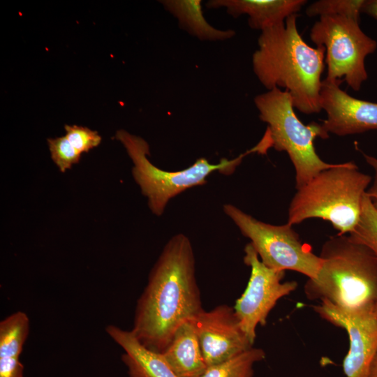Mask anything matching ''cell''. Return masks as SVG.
<instances>
[{"label":"cell","instance_id":"23","mask_svg":"<svg viewBox=\"0 0 377 377\" xmlns=\"http://www.w3.org/2000/svg\"><path fill=\"white\" fill-rule=\"evenodd\" d=\"M366 162L374 170V179L372 185L367 189L366 193L370 199L373 206L377 210V158L374 156L363 153Z\"/></svg>","mask_w":377,"mask_h":377},{"label":"cell","instance_id":"25","mask_svg":"<svg viewBox=\"0 0 377 377\" xmlns=\"http://www.w3.org/2000/svg\"><path fill=\"white\" fill-rule=\"evenodd\" d=\"M367 377H377V353L371 362Z\"/></svg>","mask_w":377,"mask_h":377},{"label":"cell","instance_id":"11","mask_svg":"<svg viewBox=\"0 0 377 377\" xmlns=\"http://www.w3.org/2000/svg\"><path fill=\"white\" fill-rule=\"evenodd\" d=\"M207 367L230 359L253 347L233 307L222 304L202 310L192 320Z\"/></svg>","mask_w":377,"mask_h":377},{"label":"cell","instance_id":"8","mask_svg":"<svg viewBox=\"0 0 377 377\" xmlns=\"http://www.w3.org/2000/svg\"><path fill=\"white\" fill-rule=\"evenodd\" d=\"M223 210L241 233L250 239L266 266L279 271H295L308 279L317 276L322 260L301 241L292 225L260 221L232 204H225Z\"/></svg>","mask_w":377,"mask_h":377},{"label":"cell","instance_id":"2","mask_svg":"<svg viewBox=\"0 0 377 377\" xmlns=\"http://www.w3.org/2000/svg\"><path fill=\"white\" fill-rule=\"evenodd\" d=\"M297 14L283 23L261 31L252 68L267 89L283 88L295 108L311 114L321 110L319 99L325 68V48L308 45L297 27Z\"/></svg>","mask_w":377,"mask_h":377},{"label":"cell","instance_id":"16","mask_svg":"<svg viewBox=\"0 0 377 377\" xmlns=\"http://www.w3.org/2000/svg\"><path fill=\"white\" fill-rule=\"evenodd\" d=\"M29 328L28 316L20 311L0 322V377H24L20 357Z\"/></svg>","mask_w":377,"mask_h":377},{"label":"cell","instance_id":"17","mask_svg":"<svg viewBox=\"0 0 377 377\" xmlns=\"http://www.w3.org/2000/svg\"><path fill=\"white\" fill-rule=\"evenodd\" d=\"M164 8L175 17L179 27L193 37L205 41H223L233 38V29H219L205 19L200 0H162Z\"/></svg>","mask_w":377,"mask_h":377},{"label":"cell","instance_id":"10","mask_svg":"<svg viewBox=\"0 0 377 377\" xmlns=\"http://www.w3.org/2000/svg\"><path fill=\"white\" fill-rule=\"evenodd\" d=\"M323 320L343 328L349 338V348L343 361L346 377H367L377 353V320L374 313L348 311L327 302L313 306Z\"/></svg>","mask_w":377,"mask_h":377},{"label":"cell","instance_id":"7","mask_svg":"<svg viewBox=\"0 0 377 377\" xmlns=\"http://www.w3.org/2000/svg\"><path fill=\"white\" fill-rule=\"evenodd\" d=\"M360 21L341 15H324L314 23L310 38L325 48V79L346 81L359 91L367 80L366 57L377 48V42L360 28Z\"/></svg>","mask_w":377,"mask_h":377},{"label":"cell","instance_id":"1","mask_svg":"<svg viewBox=\"0 0 377 377\" xmlns=\"http://www.w3.org/2000/svg\"><path fill=\"white\" fill-rule=\"evenodd\" d=\"M202 310L191 243L185 235H175L149 272L131 331L144 346L161 353L177 328Z\"/></svg>","mask_w":377,"mask_h":377},{"label":"cell","instance_id":"3","mask_svg":"<svg viewBox=\"0 0 377 377\" xmlns=\"http://www.w3.org/2000/svg\"><path fill=\"white\" fill-rule=\"evenodd\" d=\"M319 256L322 265L304 286L306 298L327 302L340 309L374 313L377 304V257L349 235L329 237Z\"/></svg>","mask_w":377,"mask_h":377},{"label":"cell","instance_id":"21","mask_svg":"<svg viewBox=\"0 0 377 377\" xmlns=\"http://www.w3.org/2000/svg\"><path fill=\"white\" fill-rule=\"evenodd\" d=\"M52 161L61 172L71 168L80 161V153L64 136L47 139Z\"/></svg>","mask_w":377,"mask_h":377},{"label":"cell","instance_id":"6","mask_svg":"<svg viewBox=\"0 0 377 377\" xmlns=\"http://www.w3.org/2000/svg\"><path fill=\"white\" fill-rule=\"evenodd\" d=\"M114 138L126 150L133 163V177L142 194L147 198L150 210L157 216L163 214L172 198L188 188L206 184L208 176L212 172L232 174L246 156L258 153L255 145L230 160L221 158L218 163H211L205 158H199L185 169L168 171L151 163L147 157L150 154L149 145L142 138L121 129L116 132Z\"/></svg>","mask_w":377,"mask_h":377},{"label":"cell","instance_id":"14","mask_svg":"<svg viewBox=\"0 0 377 377\" xmlns=\"http://www.w3.org/2000/svg\"><path fill=\"white\" fill-rule=\"evenodd\" d=\"M105 331L124 350L121 360L130 377H178L162 353L144 346L131 330L108 325Z\"/></svg>","mask_w":377,"mask_h":377},{"label":"cell","instance_id":"12","mask_svg":"<svg viewBox=\"0 0 377 377\" xmlns=\"http://www.w3.org/2000/svg\"><path fill=\"white\" fill-rule=\"evenodd\" d=\"M342 80L324 79L320 106L327 114L322 125L328 133L338 136L377 129V103L356 98L340 88Z\"/></svg>","mask_w":377,"mask_h":377},{"label":"cell","instance_id":"9","mask_svg":"<svg viewBox=\"0 0 377 377\" xmlns=\"http://www.w3.org/2000/svg\"><path fill=\"white\" fill-rule=\"evenodd\" d=\"M244 263L251 268V274L244 292L233 308L242 329L253 345L257 327L266 324L277 302L295 291L297 283L283 282L285 272L272 269L262 263L250 242L244 247Z\"/></svg>","mask_w":377,"mask_h":377},{"label":"cell","instance_id":"4","mask_svg":"<svg viewBox=\"0 0 377 377\" xmlns=\"http://www.w3.org/2000/svg\"><path fill=\"white\" fill-rule=\"evenodd\" d=\"M371 182V177L354 162L335 163L297 189L287 223L293 226L318 218L330 222L339 235L350 234L360 220L363 197Z\"/></svg>","mask_w":377,"mask_h":377},{"label":"cell","instance_id":"26","mask_svg":"<svg viewBox=\"0 0 377 377\" xmlns=\"http://www.w3.org/2000/svg\"><path fill=\"white\" fill-rule=\"evenodd\" d=\"M374 316H375L376 319L377 320V304L376 305V307H375V309H374Z\"/></svg>","mask_w":377,"mask_h":377},{"label":"cell","instance_id":"15","mask_svg":"<svg viewBox=\"0 0 377 377\" xmlns=\"http://www.w3.org/2000/svg\"><path fill=\"white\" fill-rule=\"evenodd\" d=\"M161 353L178 377H200L207 367L192 320L177 328Z\"/></svg>","mask_w":377,"mask_h":377},{"label":"cell","instance_id":"24","mask_svg":"<svg viewBox=\"0 0 377 377\" xmlns=\"http://www.w3.org/2000/svg\"><path fill=\"white\" fill-rule=\"evenodd\" d=\"M362 13L377 20V0H364L362 7Z\"/></svg>","mask_w":377,"mask_h":377},{"label":"cell","instance_id":"22","mask_svg":"<svg viewBox=\"0 0 377 377\" xmlns=\"http://www.w3.org/2000/svg\"><path fill=\"white\" fill-rule=\"evenodd\" d=\"M66 137L71 145L81 154L98 146L101 142V136L96 131L87 127L67 125L64 126Z\"/></svg>","mask_w":377,"mask_h":377},{"label":"cell","instance_id":"13","mask_svg":"<svg viewBox=\"0 0 377 377\" xmlns=\"http://www.w3.org/2000/svg\"><path fill=\"white\" fill-rule=\"evenodd\" d=\"M306 2L305 0H209L206 7L224 8L235 18L246 15L249 27L262 31L283 23L289 16L297 14Z\"/></svg>","mask_w":377,"mask_h":377},{"label":"cell","instance_id":"20","mask_svg":"<svg viewBox=\"0 0 377 377\" xmlns=\"http://www.w3.org/2000/svg\"><path fill=\"white\" fill-rule=\"evenodd\" d=\"M364 0H320L310 4L306 9L309 17L341 15L360 21Z\"/></svg>","mask_w":377,"mask_h":377},{"label":"cell","instance_id":"19","mask_svg":"<svg viewBox=\"0 0 377 377\" xmlns=\"http://www.w3.org/2000/svg\"><path fill=\"white\" fill-rule=\"evenodd\" d=\"M354 241L369 248L377 257V210L365 193L360 220L348 235Z\"/></svg>","mask_w":377,"mask_h":377},{"label":"cell","instance_id":"5","mask_svg":"<svg viewBox=\"0 0 377 377\" xmlns=\"http://www.w3.org/2000/svg\"><path fill=\"white\" fill-rule=\"evenodd\" d=\"M260 119L267 124L271 147L286 151L295 170V188H299L318 173L334 166L323 161L316 151L314 140L327 139L322 124H304L297 117L290 96L275 88L254 97Z\"/></svg>","mask_w":377,"mask_h":377},{"label":"cell","instance_id":"18","mask_svg":"<svg viewBox=\"0 0 377 377\" xmlns=\"http://www.w3.org/2000/svg\"><path fill=\"white\" fill-rule=\"evenodd\" d=\"M265 357L262 348L253 346L223 362L207 367L200 377H253L255 364Z\"/></svg>","mask_w":377,"mask_h":377}]
</instances>
